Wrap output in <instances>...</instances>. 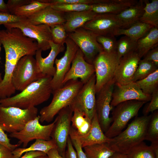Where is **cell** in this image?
I'll list each match as a JSON object with an SVG mask.
<instances>
[{"mask_svg": "<svg viewBox=\"0 0 158 158\" xmlns=\"http://www.w3.org/2000/svg\"><path fill=\"white\" fill-rule=\"evenodd\" d=\"M52 78L42 77L33 82L16 95L1 99V106L26 109L35 107L47 101L52 92L51 85Z\"/></svg>", "mask_w": 158, "mask_h": 158, "instance_id": "cell-1", "label": "cell"}, {"mask_svg": "<svg viewBox=\"0 0 158 158\" xmlns=\"http://www.w3.org/2000/svg\"><path fill=\"white\" fill-rule=\"evenodd\" d=\"M151 114L137 116L126 128L111 138L109 143L116 152L127 154L130 150L145 140L147 127Z\"/></svg>", "mask_w": 158, "mask_h": 158, "instance_id": "cell-2", "label": "cell"}, {"mask_svg": "<svg viewBox=\"0 0 158 158\" xmlns=\"http://www.w3.org/2000/svg\"><path fill=\"white\" fill-rule=\"evenodd\" d=\"M84 84L78 79L70 80L52 92L51 103L40 110V122L49 123L63 108L69 106Z\"/></svg>", "mask_w": 158, "mask_h": 158, "instance_id": "cell-3", "label": "cell"}, {"mask_svg": "<svg viewBox=\"0 0 158 158\" xmlns=\"http://www.w3.org/2000/svg\"><path fill=\"white\" fill-rule=\"evenodd\" d=\"M36 107L26 109L0 107V126L4 131L11 133L22 130L27 123L37 116Z\"/></svg>", "mask_w": 158, "mask_h": 158, "instance_id": "cell-4", "label": "cell"}, {"mask_svg": "<svg viewBox=\"0 0 158 158\" xmlns=\"http://www.w3.org/2000/svg\"><path fill=\"white\" fill-rule=\"evenodd\" d=\"M146 102L132 100L123 102L115 106L112 113V123L104 133L105 135L111 138L119 134L130 120L138 115Z\"/></svg>", "mask_w": 158, "mask_h": 158, "instance_id": "cell-5", "label": "cell"}, {"mask_svg": "<svg viewBox=\"0 0 158 158\" xmlns=\"http://www.w3.org/2000/svg\"><path fill=\"white\" fill-rule=\"evenodd\" d=\"M43 77L33 56L26 55L17 63L13 73L12 83L16 91L20 92L33 82Z\"/></svg>", "mask_w": 158, "mask_h": 158, "instance_id": "cell-6", "label": "cell"}, {"mask_svg": "<svg viewBox=\"0 0 158 158\" xmlns=\"http://www.w3.org/2000/svg\"><path fill=\"white\" fill-rule=\"evenodd\" d=\"M119 62L116 52L108 53L103 51L97 56L93 63L96 76V93L114 79Z\"/></svg>", "mask_w": 158, "mask_h": 158, "instance_id": "cell-7", "label": "cell"}, {"mask_svg": "<svg viewBox=\"0 0 158 158\" xmlns=\"http://www.w3.org/2000/svg\"><path fill=\"white\" fill-rule=\"evenodd\" d=\"M68 35L81 50L85 60L90 64H93L97 56L103 51L97 40L98 35L90 30L81 28Z\"/></svg>", "mask_w": 158, "mask_h": 158, "instance_id": "cell-8", "label": "cell"}, {"mask_svg": "<svg viewBox=\"0 0 158 158\" xmlns=\"http://www.w3.org/2000/svg\"><path fill=\"white\" fill-rule=\"evenodd\" d=\"M73 111L69 106L61 110L54 120L51 135L59 154L65 158L67 141L69 135Z\"/></svg>", "mask_w": 158, "mask_h": 158, "instance_id": "cell-9", "label": "cell"}, {"mask_svg": "<svg viewBox=\"0 0 158 158\" xmlns=\"http://www.w3.org/2000/svg\"><path fill=\"white\" fill-rule=\"evenodd\" d=\"M96 76L94 74L83 86L69 106L72 110L85 114L91 120L96 113Z\"/></svg>", "mask_w": 158, "mask_h": 158, "instance_id": "cell-10", "label": "cell"}, {"mask_svg": "<svg viewBox=\"0 0 158 158\" xmlns=\"http://www.w3.org/2000/svg\"><path fill=\"white\" fill-rule=\"evenodd\" d=\"M40 115L37 116L28 122L22 130L10 133L9 137L18 140V143L23 144L24 147H27L29 142L34 139L50 140L55 121L50 124L42 125L40 122Z\"/></svg>", "mask_w": 158, "mask_h": 158, "instance_id": "cell-11", "label": "cell"}, {"mask_svg": "<svg viewBox=\"0 0 158 158\" xmlns=\"http://www.w3.org/2000/svg\"><path fill=\"white\" fill-rule=\"evenodd\" d=\"M6 29L17 28L27 37L35 40L39 49L45 51L50 48L52 41L50 27L44 24L34 25L26 21L12 23L4 25Z\"/></svg>", "mask_w": 158, "mask_h": 158, "instance_id": "cell-12", "label": "cell"}, {"mask_svg": "<svg viewBox=\"0 0 158 158\" xmlns=\"http://www.w3.org/2000/svg\"><path fill=\"white\" fill-rule=\"evenodd\" d=\"M115 85L113 79L96 93V112L100 126L104 133L108 130L112 122L109 115L113 109L111 103Z\"/></svg>", "mask_w": 158, "mask_h": 158, "instance_id": "cell-13", "label": "cell"}, {"mask_svg": "<svg viewBox=\"0 0 158 158\" xmlns=\"http://www.w3.org/2000/svg\"><path fill=\"white\" fill-rule=\"evenodd\" d=\"M65 43L66 50L63 56L60 59H56L55 61L56 72L51 81L52 92L63 86V82L64 77L69 70L79 49L77 45L68 37Z\"/></svg>", "mask_w": 158, "mask_h": 158, "instance_id": "cell-14", "label": "cell"}, {"mask_svg": "<svg viewBox=\"0 0 158 158\" xmlns=\"http://www.w3.org/2000/svg\"><path fill=\"white\" fill-rule=\"evenodd\" d=\"M121 27L116 15L104 13L97 14L82 28L98 35L115 37L116 32Z\"/></svg>", "mask_w": 158, "mask_h": 158, "instance_id": "cell-15", "label": "cell"}, {"mask_svg": "<svg viewBox=\"0 0 158 158\" xmlns=\"http://www.w3.org/2000/svg\"><path fill=\"white\" fill-rule=\"evenodd\" d=\"M141 58L134 51L123 56L116 69L114 79L117 86L133 82L134 76Z\"/></svg>", "mask_w": 158, "mask_h": 158, "instance_id": "cell-16", "label": "cell"}, {"mask_svg": "<svg viewBox=\"0 0 158 158\" xmlns=\"http://www.w3.org/2000/svg\"><path fill=\"white\" fill-rule=\"evenodd\" d=\"M95 73L93 65L85 60L83 54L79 48L72 62L71 66L64 77L63 85L70 80L78 78L84 84Z\"/></svg>", "mask_w": 158, "mask_h": 158, "instance_id": "cell-17", "label": "cell"}, {"mask_svg": "<svg viewBox=\"0 0 158 158\" xmlns=\"http://www.w3.org/2000/svg\"><path fill=\"white\" fill-rule=\"evenodd\" d=\"M113 91L111 105L112 108L123 102L135 100L147 102L151 95L144 93L135 82L118 86Z\"/></svg>", "mask_w": 158, "mask_h": 158, "instance_id": "cell-18", "label": "cell"}, {"mask_svg": "<svg viewBox=\"0 0 158 158\" xmlns=\"http://www.w3.org/2000/svg\"><path fill=\"white\" fill-rule=\"evenodd\" d=\"M51 49L49 55L45 58L42 56V51L38 49L35 55L37 66L39 71L44 77H53L56 72V68L54 64L57 56L63 51L65 48L64 44H57L52 41L49 42Z\"/></svg>", "mask_w": 158, "mask_h": 158, "instance_id": "cell-19", "label": "cell"}, {"mask_svg": "<svg viewBox=\"0 0 158 158\" xmlns=\"http://www.w3.org/2000/svg\"><path fill=\"white\" fill-rule=\"evenodd\" d=\"M77 138L82 147L95 144L109 143L111 138L107 137L103 131L99 123L96 112L91 120V126L88 133L84 135L77 134L71 126L69 135Z\"/></svg>", "mask_w": 158, "mask_h": 158, "instance_id": "cell-20", "label": "cell"}, {"mask_svg": "<svg viewBox=\"0 0 158 158\" xmlns=\"http://www.w3.org/2000/svg\"><path fill=\"white\" fill-rule=\"evenodd\" d=\"M51 6L26 17V21L34 25L45 24L50 27L64 24L66 22L65 13L54 9Z\"/></svg>", "mask_w": 158, "mask_h": 158, "instance_id": "cell-21", "label": "cell"}, {"mask_svg": "<svg viewBox=\"0 0 158 158\" xmlns=\"http://www.w3.org/2000/svg\"><path fill=\"white\" fill-rule=\"evenodd\" d=\"M66 22L63 24L67 33L72 32L82 28L97 14L90 10L81 11L65 13Z\"/></svg>", "mask_w": 158, "mask_h": 158, "instance_id": "cell-22", "label": "cell"}, {"mask_svg": "<svg viewBox=\"0 0 158 158\" xmlns=\"http://www.w3.org/2000/svg\"><path fill=\"white\" fill-rule=\"evenodd\" d=\"M135 0H108V1L92 5L90 10L97 14L117 15L138 1Z\"/></svg>", "mask_w": 158, "mask_h": 158, "instance_id": "cell-23", "label": "cell"}, {"mask_svg": "<svg viewBox=\"0 0 158 158\" xmlns=\"http://www.w3.org/2000/svg\"><path fill=\"white\" fill-rule=\"evenodd\" d=\"M145 0H140L116 16L120 21L121 28H128L138 22L144 12Z\"/></svg>", "mask_w": 158, "mask_h": 158, "instance_id": "cell-24", "label": "cell"}, {"mask_svg": "<svg viewBox=\"0 0 158 158\" xmlns=\"http://www.w3.org/2000/svg\"><path fill=\"white\" fill-rule=\"evenodd\" d=\"M158 28L153 27L136 42L135 51L141 58L150 49L158 46Z\"/></svg>", "mask_w": 158, "mask_h": 158, "instance_id": "cell-25", "label": "cell"}, {"mask_svg": "<svg viewBox=\"0 0 158 158\" xmlns=\"http://www.w3.org/2000/svg\"><path fill=\"white\" fill-rule=\"evenodd\" d=\"M71 122V126L78 135H86L91 128V120L85 114L77 109L73 111Z\"/></svg>", "mask_w": 158, "mask_h": 158, "instance_id": "cell-26", "label": "cell"}, {"mask_svg": "<svg viewBox=\"0 0 158 158\" xmlns=\"http://www.w3.org/2000/svg\"><path fill=\"white\" fill-rule=\"evenodd\" d=\"M57 148L54 142L51 139L49 140L40 139L35 140V142L28 148H17L12 151L15 158H19L24 153L30 151H39L46 154L51 149Z\"/></svg>", "mask_w": 158, "mask_h": 158, "instance_id": "cell-27", "label": "cell"}, {"mask_svg": "<svg viewBox=\"0 0 158 158\" xmlns=\"http://www.w3.org/2000/svg\"><path fill=\"white\" fill-rule=\"evenodd\" d=\"M144 12L139 22L158 28V0H152L150 2L145 0Z\"/></svg>", "mask_w": 158, "mask_h": 158, "instance_id": "cell-28", "label": "cell"}, {"mask_svg": "<svg viewBox=\"0 0 158 158\" xmlns=\"http://www.w3.org/2000/svg\"><path fill=\"white\" fill-rule=\"evenodd\" d=\"M153 27L150 25L138 22L128 28H119L116 32L115 36L123 35L137 42Z\"/></svg>", "mask_w": 158, "mask_h": 158, "instance_id": "cell-29", "label": "cell"}, {"mask_svg": "<svg viewBox=\"0 0 158 158\" xmlns=\"http://www.w3.org/2000/svg\"><path fill=\"white\" fill-rule=\"evenodd\" d=\"M83 148L87 158H109L116 152L107 143L95 144Z\"/></svg>", "mask_w": 158, "mask_h": 158, "instance_id": "cell-30", "label": "cell"}, {"mask_svg": "<svg viewBox=\"0 0 158 158\" xmlns=\"http://www.w3.org/2000/svg\"><path fill=\"white\" fill-rule=\"evenodd\" d=\"M51 5L50 4L43 2L41 0H32L30 4L16 9L13 14L26 18Z\"/></svg>", "mask_w": 158, "mask_h": 158, "instance_id": "cell-31", "label": "cell"}, {"mask_svg": "<svg viewBox=\"0 0 158 158\" xmlns=\"http://www.w3.org/2000/svg\"><path fill=\"white\" fill-rule=\"evenodd\" d=\"M135 82L144 93L151 95L158 90V69L146 78Z\"/></svg>", "mask_w": 158, "mask_h": 158, "instance_id": "cell-32", "label": "cell"}, {"mask_svg": "<svg viewBox=\"0 0 158 158\" xmlns=\"http://www.w3.org/2000/svg\"><path fill=\"white\" fill-rule=\"evenodd\" d=\"M137 42L126 36L121 37L117 41L116 54L118 60L124 56L135 51Z\"/></svg>", "mask_w": 158, "mask_h": 158, "instance_id": "cell-33", "label": "cell"}, {"mask_svg": "<svg viewBox=\"0 0 158 158\" xmlns=\"http://www.w3.org/2000/svg\"><path fill=\"white\" fill-rule=\"evenodd\" d=\"M153 63L143 59L140 60L135 73L133 82L141 80L146 78L158 69Z\"/></svg>", "mask_w": 158, "mask_h": 158, "instance_id": "cell-34", "label": "cell"}, {"mask_svg": "<svg viewBox=\"0 0 158 158\" xmlns=\"http://www.w3.org/2000/svg\"><path fill=\"white\" fill-rule=\"evenodd\" d=\"M145 140L151 142H158V111L151 114L146 132Z\"/></svg>", "mask_w": 158, "mask_h": 158, "instance_id": "cell-35", "label": "cell"}, {"mask_svg": "<svg viewBox=\"0 0 158 158\" xmlns=\"http://www.w3.org/2000/svg\"><path fill=\"white\" fill-rule=\"evenodd\" d=\"M127 154L129 158H155L150 146L143 141L131 148Z\"/></svg>", "mask_w": 158, "mask_h": 158, "instance_id": "cell-36", "label": "cell"}, {"mask_svg": "<svg viewBox=\"0 0 158 158\" xmlns=\"http://www.w3.org/2000/svg\"><path fill=\"white\" fill-rule=\"evenodd\" d=\"M51 6L57 11L66 13L90 10L91 8L92 5L67 4L52 5Z\"/></svg>", "mask_w": 158, "mask_h": 158, "instance_id": "cell-37", "label": "cell"}, {"mask_svg": "<svg viewBox=\"0 0 158 158\" xmlns=\"http://www.w3.org/2000/svg\"><path fill=\"white\" fill-rule=\"evenodd\" d=\"M63 24H57L50 27L52 41L56 44H64L68 37Z\"/></svg>", "mask_w": 158, "mask_h": 158, "instance_id": "cell-38", "label": "cell"}, {"mask_svg": "<svg viewBox=\"0 0 158 158\" xmlns=\"http://www.w3.org/2000/svg\"><path fill=\"white\" fill-rule=\"evenodd\" d=\"M97 40L102 46L104 52L108 53L116 52L117 41L115 37L98 35Z\"/></svg>", "mask_w": 158, "mask_h": 158, "instance_id": "cell-39", "label": "cell"}, {"mask_svg": "<svg viewBox=\"0 0 158 158\" xmlns=\"http://www.w3.org/2000/svg\"><path fill=\"white\" fill-rule=\"evenodd\" d=\"M26 18L11 14L8 13L0 12V26L10 23L26 21Z\"/></svg>", "mask_w": 158, "mask_h": 158, "instance_id": "cell-40", "label": "cell"}, {"mask_svg": "<svg viewBox=\"0 0 158 158\" xmlns=\"http://www.w3.org/2000/svg\"><path fill=\"white\" fill-rule=\"evenodd\" d=\"M46 3H49L52 5L77 4L92 5L101 3L102 0H43Z\"/></svg>", "mask_w": 158, "mask_h": 158, "instance_id": "cell-41", "label": "cell"}, {"mask_svg": "<svg viewBox=\"0 0 158 158\" xmlns=\"http://www.w3.org/2000/svg\"><path fill=\"white\" fill-rule=\"evenodd\" d=\"M150 103L144 107L142 111L143 115H148L150 113H153L158 109V90L154 92L151 95Z\"/></svg>", "mask_w": 158, "mask_h": 158, "instance_id": "cell-42", "label": "cell"}, {"mask_svg": "<svg viewBox=\"0 0 158 158\" xmlns=\"http://www.w3.org/2000/svg\"><path fill=\"white\" fill-rule=\"evenodd\" d=\"M32 1V0H9L6 4L9 13L13 14L16 9L28 4Z\"/></svg>", "mask_w": 158, "mask_h": 158, "instance_id": "cell-43", "label": "cell"}, {"mask_svg": "<svg viewBox=\"0 0 158 158\" xmlns=\"http://www.w3.org/2000/svg\"><path fill=\"white\" fill-rule=\"evenodd\" d=\"M0 126V144L4 145L12 151L18 148L21 144L18 143L16 144H12L10 143V139Z\"/></svg>", "mask_w": 158, "mask_h": 158, "instance_id": "cell-44", "label": "cell"}, {"mask_svg": "<svg viewBox=\"0 0 158 158\" xmlns=\"http://www.w3.org/2000/svg\"><path fill=\"white\" fill-rule=\"evenodd\" d=\"M69 136L75 150L77 158H87L82 149L79 140L72 135H70Z\"/></svg>", "mask_w": 158, "mask_h": 158, "instance_id": "cell-45", "label": "cell"}, {"mask_svg": "<svg viewBox=\"0 0 158 158\" xmlns=\"http://www.w3.org/2000/svg\"><path fill=\"white\" fill-rule=\"evenodd\" d=\"M143 59L153 63L158 67V46L149 50L144 56Z\"/></svg>", "mask_w": 158, "mask_h": 158, "instance_id": "cell-46", "label": "cell"}, {"mask_svg": "<svg viewBox=\"0 0 158 158\" xmlns=\"http://www.w3.org/2000/svg\"><path fill=\"white\" fill-rule=\"evenodd\" d=\"M65 158H77L76 152L73 145L71 139L68 137Z\"/></svg>", "mask_w": 158, "mask_h": 158, "instance_id": "cell-47", "label": "cell"}, {"mask_svg": "<svg viewBox=\"0 0 158 158\" xmlns=\"http://www.w3.org/2000/svg\"><path fill=\"white\" fill-rule=\"evenodd\" d=\"M12 151L6 146L0 144V158H15Z\"/></svg>", "mask_w": 158, "mask_h": 158, "instance_id": "cell-48", "label": "cell"}, {"mask_svg": "<svg viewBox=\"0 0 158 158\" xmlns=\"http://www.w3.org/2000/svg\"><path fill=\"white\" fill-rule=\"evenodd\" d=\"M47 154L44 152L39 151H30L25 153V154L19 158H33L35 157Z\"/></svg>", "mask_w": 158, "mask_h": 158, "instance_id": "cell-49", "label": "cell"}, {"mask_svg": "<svg viewBox=\"0 0 158 158\" xmlns=\"http://www.w3.org/2000/svg\"><path fill=\"white\" fill-rule=\"evenodd\" d=\"M47 154L49 158H64L59 154L57 148L51 149L48 152Z\"/></svg>", "mask_w": 158, "mask_h": 158, "instance_id": "cell-50", "label": "cell"}, {"mask_svg": "<svg viewBox=\"0 0 158 158\" xmlns=\"http://www.w3.org/2000/svg\"><path fill=\"white\" fill-rule=\"evenodd\" d=\"M150 146L153 151L155 158H158V142H151Z\"/></svg>", "mask_w": 158, "mask_h": 158, "instance_id": "cell-51", "label": "cell"}, {"mask_svg": "<svg viewBox=\"0 0 158 158\" xmlns=\"http://www.w3.org/2000/svg\"><path fill=\"white\" fill-rule=\"evenodd\" d=\"M109 158H129L127 154L115 152Z\"/></svg>", "mask_w": 158, "mask_h": 158, "instance_id": "cell-52", "label": "cell"}, {"mask_svg": "<svg viewBox=\"0 0 158 158\" xmlns=\"http://www.w3.org/2000/svg\"><path fill=\"white\" fill-rule=\"evenodd\" d=\"M0 12L9 13L6 4L3 0H0Z\"/></svg>", "mask_w": 158, "mask_h": 158, "instance_id": "cell-53", "label": "cell"}, {"mask_svg": "<svg viewBox=\"0 0 158 158\" xmlns=\"http://www.w3.org/2000/svg\"><path fill=\"white\" fill-rule=\"evenodd\" d=\"M33 158H49V157L47 154H46L45 155L38 156Z\"/></svg>", "mask_w": 158, "mask_h": 158, "instance_id": "cell-54", "label": "cell"}, {"mask_svg": "<svg viewBox=\"0 0 158 158\" xmlns=\"http://www.w3.org/2000/svg\"><path fill=\"white\" fill-rule=\"evenodd\" d=\"M1 45L0 44V52L1 50ZM3 78L2 77L1 74L0 72V83L2 81V80Z\"/></svg>", "mask_w": 158, "mask_h": 158, "instance_id": "cell-55", "label": "cell"}, {"mask_svg": "<svg viewBox=\"0 0 158 158\" xmlns=\"http://www.w3.org/2000/svg\"><path fill=\"white\" fill-rule=\"evenodd\" d=\"M1 106V99H0V107Z\"/></svg>", "mask_w": 158, "mask_h": 158, "instance_id": "cell-56", "label": "cell"}]
</instances>
